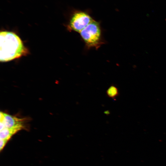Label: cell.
<instances>
[{
    "label": "cell",
    "instance_id": "obj_1",
    "mask_svg": "<svg viewBox=\"0 0 166 166\" xmlns=\"http://www.w3.org/2000/svg\"><path fill=\"white\" fill-rule=\"evenodd\" d=\"M0 61H8L18 58L27 53L20 38L14 33L6 31L0 34Z\"/></svg>",
    "mask_w": 166,
    "mask_h": 166
},
{
    "label": "cell",
    "instance_id": "obj_2",
    "mask_svg": "<svg viewBox=\"0 0 166 166\" xmlns=\"http://www.w3.org/2000/svg\"><path fill=\"white\" fill-rule=\"evenodd\" d=\"M81 36L89 47L98 46L101 43V30L99 24L93 20L80 32Z\"/></svg>",
    "mask_w": 166,
    "mask_h": 166
},
{
    "label": "cell",
    "instance_id": "obj_3",
    "mask_svg": "<svg viewBox=\"0 0 166 166\" xmlns=\"http://www.w3.org/2000/svg\"><path fill=\"white\" fill-rule=\"evenodd\" d=\"M93 20L88 14L82 12H77L72 17L69 25L73 30L80 33Z\"/></svg>",
    "mask_w": 166,
    "mask_h": 166
},
{
    "label": "cell",
    "instance_id": "obj_4",
    "mask_svg": "<svg viewBox=\"0 0 166 166\" xmlns=\"http://www.w3.org/2000/svg\"><path fill=\"white\" fill-rule=\"evenodd\" d=\"M24 120V119L19 118L0 112V121L3 123L4 128L22 129L24 127L23 123Z\"/></svg>",
    "mask_w": 166,
    "mask_h": 166
},
{
    "label": "cell",
    "instance_id": "obj_5",
    "mask_svg": "<svg viewBox=\"0 0 166 166\" xmlns=\"http://www.w3.org/2000/svg\"><path fill=\"white\" fill-rule=\"evenodd\" d=\"M21 129L4 128L0 131V139L8 141L12 136Z\"/></svg>",
    "mask_w": 166,
    "mask_h": 166
},
{
    "label": "cell",
    "instance_id": "obj_6",
    "mask_svg": "<svg viewBox=\"0 0 166 166\" xmlns=\"http://www.w3.org/2000/svg\"><path fill=\"white\" fill-rule=\"evenodd\" d=\"M106 93L109 97L114 98L118 96V90L115 86L111 85L107 90Z\"/></svg>",
    "mask_w": 166,
    "mask_h": 166
},
{
    "label": "cell",
    "instance_id": "obj_7",
    "mask_svg": "<svg viewBox=\"0 0 166 166\" xmlns=\"http://www.w3.org/2000/svg\"><path fill=\"white\" fill-rule=\"evenodd\" d=\"M7 140L0 139V150L3 149L5 144L6 143Z\"/></svg>",
    "mask_w": 166,
    "mask_h": 166
}]
</instances>
